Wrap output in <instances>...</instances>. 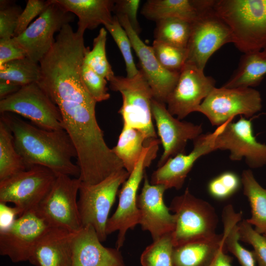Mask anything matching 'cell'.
Wrapping results in <instances>:
<instances>
[{
  "label": "cell",
  "mask_w": 266,
  "mask_h": 266,
  "mask_svg": "<svg viewBox=\"0 0 266 266\" xmlns=\"http://www.w3.org/2000/svg\"><path fill=\"white\" fill-rule=\"evenodd\" d=\"M11 130L16 149L28 169L33 166L46 167L56 174L78 178L80 170L73 163L77 154L71 138L64 130H47L30 124L11 113H0Z\"/></svg>",
  "instance_id": "1"
},
{
  "label": "cell",
  "mask_w": 266,
  "mask_h": 266,
  "mask_svg": "<svg viewBox=\"0 0 266 266\" xmlns=\"http://www.w3.org/2000/svg\"><path fill=\"white\" fill-rule=\"evenodd\" d=\"M213 8L239 51L246 54L266 47V0H215Z\"/></svg>",
  "instance_id": "2"
},
{
  "label": "cell",
  "mask_w": 266,
  "mask_h": 266,
  "mask_svg": "<svg viewBox=\"0 0 266 266\" xmlns=\"http://www.w3.org/2000/svg\"><path fill=\"white\" fill-rule=\"evenodd\" d=\"M169 208L175 217V227L171 233L174 247L217 234L218 218L214 208L207 201L194 196L188 188L182 195L172 199Z\"/></svg>",
  "instance_id": "3"
},
{
  "label": "cell",
  "mask_w": 266,
  "mask_h": 266,
  "mask_svg": "<svg viewBox=\"0 0 266 266\" xmlns=\"http://www.w3.org/2000/svg\"><path fill=\"white\" fill-rule=\"evenodd\" d=\"M160 143L158 138L147 142L139 161L118 192V206L107 221L106 233L108 235L118 231L116 248L119 250L124 244L128 230H133L139 224L140 215L137 205V191L144 178L146 168L157 157Z\"/></svg>",
  "instance_id": "4"
},
{
  "label": "cell",
  "mask_w": 266,
  "mask_h": 266,
  "mask_svg": "<svg viewBox=\"0 0 266 266\" xmlns=\"http://www.w3.org/2000/svg\"><path fill=\"white\" fill-rule=\"evenodd\" d=\"M139 70L133 78L114 75L109 81L110 88L122 95L123 103L118 112L123 125L138 130L148 140L155 139L157 135L151 112L154 96L144 74Z\"/></svg>",
  "instance_id": "5"
},
{
  "label": "cell",
  "mask_w": 266,
  "mask_h": 266,
  "mask_svg": "<svg viewBox=\"0 0 266 266\" xmlns=\"http://www.w3.org/2000/svg\"><path fill=\"white\" fill-rule=\"evenodd\" d=\"M129 174L123 168L95 184L81 182L77 204L82 227L92 226L101 242L106 239L108 215L119 188Z\"/></svg>",
  "instance_id": "6"
},
{
  "label": "cell",
  "mask_w": 266,
  "mask_h": 266,
  "mask_svg": "<svg viewBox=\"0 0 266 266\" xmlns=\"http://www.w3.org/2000/svg\"><path fill=\"white\" fill-rule=\"evenodd\" d=\"M262 108L260 93L251 87H215L202 101L197 112L217 127L237 115L250 118Z\"/></svg>",
  "instance_id": "7"
},
{
  "label": "cell",
  "mask_w": 266,
  "mask_h": 266,
  "mask_svg": "<svg viewBox=\"0 0 266 266\" xmlns=\"http://www.w3.org/2000/svg\"><path fill=\"white\" fill-rule=\"evenodd\" d=\"M81 181L58 174L52 188L35 211L51 227L75 233L82 228L77 196Z\"/></svg>",
  "instance_id": "8"
},
{
  "label": "cell",
  "mask_w": 266,
  "mask_h": 266,
  "mask_svg": "<svg viewBox=\"0 0 266 266\" xmlns=\"http://www.w3.org/2000/svg\"><path fill=\"white\" fill-rule=\"evenodd\" d=\"M0 112L18 114L41 129L64 130L58 107L37 82L24 86L16 93L0 100Z\"/></svg>",
  "instance_id": "9"
},
{
  "label": "cell",
  "mask_w": 266,
  "mask_h": 266,
  "mask_svg": "<svg viewBox=\"0 0 266 266\" xmlns=\"http://www.w3.org/2000/svg\"><path fill=\"white\" fill-rule=\"evenodd\" d=\"M57 175L46 167L36 165L0 181V202L14 203L21 215L35 210L52 188Z\"/></svg>",
  "instance_id": "10"
},
{
  "label": "cell",
  "mask_w": 266,
  "mask_h": 266,
  "mask_svg": "<svg viewBox=\"0 0 266 266\" xmlns=\"http://www.w3.org/2000/svg\"><path fill=\"white\" fill-rule=\"evenodd\" d=\"M215 150H228L233 161L244 159L252 169L266 166V144L259 142L254 135L251 120L241 116L236 122L228 121L212 133Z\"/></svg>",
  "instance_id": "11"
},
{
  "label": "cell",
  "mask_w": 266,
  "mask_h": 266,
  "mask_svg": "<svg viewBox=\"0 0 266 266\" xmlns=\"http://www.w3.org/2000/svg\"><path fill=\"white\" fill-rule=\"evenodd\" d=\"M232 41L230 28L213 7L192 22L185 64L204 71L210 57L222 46Z\"/></svg>",
  "instance_id": "12"
},
{
  "label": "cell",
  "mask_w": 266,
  "mask_h": 266,
  "mask_svg": "<svg viewBox=\"0 0 266 266\" xmlns=\"http://www.w3.org/2000/svg\"><path fill=\"white\" fill-rule=\"evenodd\" d=\"M74 19V15L67 11L55 0L21 34L13 37L25 51L27 57L39 63L55 42L54 35Z\"/></svg>",
  "instance_id": "13"
},
{
  "label": "cell",
  "mask_w": 266,
  "mask_h": 266,
  "mask_svg": "<svg viewBox=\"0 0 266 266\" xmlns=\"http://www.w3.org/2000/svg\"><path fill=\"white\" fill-rule=\"evenodd\" d=\"M216 80L206 76L204 71L185 64L177 83L168 96L166 104L173 116L182 120L197 112L202 101L216 87Z\"/></svg>",
  "instance_id": "14"
},
{
  "label": "cell",
  "mask_w": 266,
  "mask_h": 266,
  "mask_svg": "<svg viewBox=\"0 0 266 266\" xmlns=\"http://www.w3.org/2000/svg\"><path fill=\"white\" fill-rule=\"evenodd\" d=\"M51 227L34 210L24 213L0 232V254L13 263L29 261L37 243Z\"/></svg>",
  "instance_id": "15"
},
{
  "label": "cell",
  "mask_w": 266,
  "mask_h": 266,
  "mask_svg": "<svg viewBox=\"0 0 266 266\" xmlns=\"http://www.w3.org/2000/svg\"><path fill=\"white\" fill-rule=\"evenodd\" d=\"M151 112L164 149L158 163L160 167L170 158L185 153L187 141L194 140L201 134L202 128L201 125L182 121L174 117L167 110L165 103L154 99L151 102Z\"/></svg>",
  "instance_id": "16"
},
{
  "label": "cell",
  "mask_w": 266,
  "mask_h": 266,
  "mask_svg": "<svg viewBox=\"0 0 266 266\" xmlns=\"http://www.w3.org/2000/svg\"><path fill=\"white\" fill-rule=\"evenodd\" d=\"M115 16L130 38L132 48L139 59L140 70L151 88L154 99L166 103L177 83L180 72H171L163 67L156 57L152 46L141 40L127 18L122 15Z\"/></svg>",
  "instance_id": "17"
},
{
  "label": "cell",
  "mask_w": 266,
  "mask_h": 266,
  "mask_svg": "<svg viewBox=\"0 0 266 266\" xmlns=\"http://www.w3.org/2000/svg\"><path fill=\"white\" fill-rule=\"evenodd\" d=\"M166 190L163 185L151 184L145 173L137 205L140 211L139 225L143 231L150 232L153 241L172 233L174 229V215L164 200Z\"/></svg>",
  "instance_id": "18"
},
{
  "label": "cell",
  "mask_w": 266,
  "mask_h": 266,
  "mask_svg": "<svg viewBox=\"0 0 266 266\" xmlns=\"http://www.w3.org/2000/svg\"><path fill=\"white\" fill-rule=\"evenodd\" d=\"M193 141V149L188 154L179 153L168 159L152 174L150 183L162 185L166 189H180L196 162L215 151L212 133H202Z\"/></svg>",
  "instance_id": "19"
},
{
  "label": "cell",
  "mask_w": 266,
  "mask_h": 266,
  "mask_svg": "<svg viewBox=\"0 0 266 266\" xmlns=\"http://www.w3.org/2000/svg\"><path fill=\"white\" fill-rule=\"evenodd\" d=\"M72 266H125L120 250L104 247L91 225L74 233Z\"/></svg>",
  "instance_id": "20"
},
{
  "label": "cell",
  "mask_w": 266,
  "mask_h": 266,
  "mask_svg": "<svg viewBox=\"0 0 266 266\" xmlns=\"http://www.w3.org/2000/svg\"><path fill=\"white\" fill-rule=\"evenodd\" d=\"M74 233L50 227L37 243L29 262L35 266H72Z\"/></svg>",
  "instance_id": "21"
},
{
  "label": "cell",
  "mask_w": 266,
  "mask_h": 266,
  "mask_svg": "<svg viewBox=\"0 0 266 266\" xmlns=\"http://www.w3.org/2000/svg\"><path fill=\"white\" fill-rule=\"evenodd\" d=\"M215 0H147L141 13L155 22L176 17L193 22L213 8Z\"/></svg>",
  "instance_id": "22"
},
{
  "label": "cell",
  "mask_w": 266,
  "mask_h": 266,
  "mask_svg": "<svg viewBox=\"0 0 266 266\" xmlns=\"http://www.w3.org/2000/svg\"><path fill=\"white\" fill-rule=\"evenodd\" d=\"M67 11L78 18L76 32L84 35L86 29L112 23L115 0H55Z\"/></svg>",
  "instance_id": "23"
},
{
  "label": "cell",
  "mask_w": 266,
  "mask_h": 266,
  "mask_svg": "<svg viewBox=\"0 0 266 266\" xmlns=\"http://www.w3.org/2000/svg\"><path fill=\"white\" fill-rule=\"evenodd\" d=\"M223 243L222 234L174 246V266H209Z\"/></svg>",
  "instance_id": "24"
},
{
  "label": "cell",
  "mask_w": 266,
  "mask_h": 266,
  "mask_svg": "<svg viewBox=\"0 0 266 266\" xmlns=\"http://www.w3.org/2000/svg\"><path fill=\"white\" fill-rule=\"evenodd\" d=\"M266 75V47L260 51L243 54L236 69L222 87H255Z\"/></svg>",
  "instance_id": "25"
},
{
  "label": "cell",
  "mask_w": 266,
  "mask_h": 266,
  "mask_svg": "<svg viewBox=\"0 0 266 266\" xmlns=\"http://www.w3.org/2000/svg\"><path fill=\"white\" fill-rule=\"evenodd\" d=\"M222 216L223 238L226 250L236 257L240 266H256L253 251L245 249L239 243L238 224L241 220L242 213L236 212L233 205L229 204L224 208Z\"/></svg>",
  "instance_id": "26"
},
{
  "label": "cell",
  "mask_w": 266,
  "mask_h": 266,
  "mask_svg": "<svg viewBox=\"0 0 266 266\" xmlns=\"http://www.w3.org/2000/svg\"><path fill=\"white\" fill-rule=\"evenodd\" d=\"M243 194L251 207V216L247 222L260 233L266 232V188L257 181L250 169L244 170L241 176Z\"/></svg>",
  "instance_id": "27"
},
{
  "label": "cell",
  "mask_w": 266,
  "mask_h": 266,
  "mask_svg": "<svg viewBox=\"0 0 266 266\" xmlns=\"http://www.w3.org/2000/svg\"><path fill=\"white\" fill-rule=\"evenodd\" d=\"M150 140L138 130L123 125L117 144L112 149L121 161L124 168L130 173Z\"/></svg>",
  "instance_id": "28"
},
{
  "label": "cell",
  "mask_w": 266,
  "mask_h": 266,
  "mask_svg": "<svg viewBox=\"0 0 266 266\" xmlns=\"http://www.w3.org/2000/svg\"><path fill=\"white\" fill-rule=\"evenodd\" d=\"M28 169L15 146L12 133L0 119V181Z\"/></svg>",
  "instance_id": "29"
},
{
  "label": "cell",
  "mask_w": 266,
  "mask_h": 266,
  "mask_svg": "<svg viewBox=\"0 0 266 266\" xmlns=\"http://www.w3.org/2000/svg\"><path fill=\"white\" fill-rule=\"evenodd\" d=\"M155 40L174 46L186 48L189 40L192 23L176 17L156 22Z\"/></svg>",
  "instance_id": "30"
},
{
  "label": "cell",
  "mask_w": 266,
  "mask_h": 266,
  "mask_svg": "<svg viewBox=\"0 0 266 266\" xmlns=\"http://www.w3.org/2000/svg\"><path fill=\"white\" fill-rule=\"evenodd\" d=\"M40 77L39 64L27 57L8 62L0 66V80L21 87L38 82Z\"/></svg>",
  "instance_id": "31"
},
{
  "label": "cell",
  "mask_w": 266,
  "mask_h": 266,
  "mask_svg": "<svg viewBox=\"0 0 266 266\" xmlns=\"http://www.w3.org/2000/svg\"><path fill=\"white\" fill-rule=\"evenodd\" d=\"M106 37L107 31L102 27L93 40V48L86 47L83 64L109 81L115 75L106 57Z\"/></svg>",
  "instance_id": "32"
},
{
  "label": "cell",
  "mask_w": 266,
  "mask_h": 266,
  "mask_svg": "<svg viewBox=\"0 0 266 266\" xmlns=\"http://www.w3.org/2000/svg\"><path fill=\"white\" fill-rule=\"evenodd\" d=\"M171 233L154 240L140 256L142 266H174L173 262Z\"/></svg>",
  "instance_id": "33"
},
{
  "label": "cell",
  "mask_w": 266,
  "mask_h": 266,
  "mask_svg": "<svg viewBox=\"0 0 266 266\" xmlns=\"http://www.w3.org/2000/svg\"><path fill=\"white\" fill-rule=\"evenodd\" d=\"M117 45L123 57L127 71V76L133 78L136 75L139 70L134 63L132 52V43L127 32L114 15L111 23L104 25Z\"/></svg>",
  "instance_id": "34"
},
{
  "label": "cell",
  "mask_w": 266,
  "mask_h": 266,
  "mask_svg": "<svg viewBox=\"0 0 266 266\" xmlns=\"http://www.w3.org/2000/svg\"><path fill=\"white\" fill-rule=\"evenodd\" d=\"M157 60L166 69L180 72L187 58L186 48H180L154 40L151 46Z\"/></svg>",
  "instance_id": "35"
},
{
  "label": "cell",
  "mask_w": 266,
  "mask_h": 266,
  "mask_svg": "<svg viewBox=\"0 0 266 266\" xmlns=\"http://www.w3.org/2000/svg\"><path fill=\"white\" fill-rule=\"evenodd\" d=\"M241 179L236 173L225 171L212 179L207 185L209 194L218 200H226L238 191Z\"/></svg>",
  "instance_id": "36"
},
{
  "label": "cell",
  "mask_w": 266,
  "mask_h": 266,
  "mask_svg": "<svg viewBox=\"0 0 266 266\" xmlns=\"http://www.w3.org/2000/svg\"><path fill=\"white\" fill-rule=\"evenodd\" d=\"M239 240L250 244L258 266H266V236L257 232L247 220L238 224Z\"/></svg>",
  "instance_id": "37"
},
{
  "label": "cell",
  "mask_w": 266,
  "mask_h": 266,
  "mask_svg": "<svg viewBox=\"0 0 266 266\" xmlns=\"http://www.w3.org/2000/svg\"><path fill=\"white\" fill-rule=\"evenodd\" d=\"M82 83L92 98L97 102L110 98L106 87L107 80L85 64H82L80 72Z\"/></svg>",
  "instance_id": "38"
},
{
  "label": "cell",
  "mask_w": 266,
  "mask_h": 266,
  "mask_svg": "<svg viewBox=\"0 0 266 266\" xmlns=\"http://www.w3.org/2000/svg\"><path fill=\"white\" fill-rule=\"evenodd\" d=\"M23 10L20 5L7 0H0V38L13 37Z\"/></svg>",
  "instance_id": "39"
},
{
  "label": "cell",
  "mask_w": 266,
  "mask_h": 266,
  "mask_svg": "<svg viewBox=\"0 0 266 266\" xmlns=\"http://www.w3.org/2000/svg\"><path fill=\"white\" fill-rule=\"evenodd\" d=\"M50 3L51 0H28L19 16L13 37L24 32L32 20L44 11Z\"/></svg>",
  "instance_id": "40"
},
{
  "label": "cell",
  "mask_w": 266,
  "mask_h": 266,
  "mask_svg": "<svg viewBox=\"0 0 266 266\" xmlns=\"http://www.w3.org/2000/svg\"><path fill=\"white\" fill-rule=\"evenodd\" d=\"M140 2L139 0H115L113 9L114 15H122L127 18L133 30L138 35L141 31L137 17Z\"/></svg>",
  "instance_id": "41"
},
{
  "label": "cell",
  "mask_w": 266,
  "mask_h": 266,
  "mask_svg": "<svg viewBox=\"0 0 266 266\" xmlns=\"http://www.w3.org/2000/svg\"><path fill=\"white\" fill-rule=\"evenodd\" d=\"M26 57L25 51L13 37L0 38V66L8 62Z\"/></svg>",
  "instance_id": "42"
},
{
  "label": "cell",
  "mask_w": 266,
  "mask_h": 266,
  "mask_svg": "<svg viewBox=\"0 0 266 266\" xmlns=\"http://www.w3.org/2000/svg\"><path fill=\"white\" fill-rule=\"evenodd\" d=\"M0 202V232L7 230L14 222L16 216H20V210L15 206L10 207Z\"/></svg>",
  "instance_id": "43"
},
{
  "label": "cell",
  "mask_w": 266,
  "mask_h": 266,
  "mask_svg": "<svg viewBox=\"0 0 266 266\" xmlns=\"http://www.w3.org/2000/svg\"><path fill=\"white\" fill-rule=\"evenodd\" d=\"M226 251L223 241L218 253L209 266H232V258L226 254Z\"/></svg>",
  "instance_id": "44"
},
{
  "label": "cell",
  "mask_w": 266,
  "mask_h": 266,
  "mask_svg": "<svg viewBox=\"0 0 266 266\" xmlns=\"http://www.w3.org/2000/svg\"><path fill=\"white\" fill-rule=\"evenodd\" d=\"M22 87L15 84L0 80V99L2 100L16 93Z\"/></svg>",
  "instance_id": "45"
},
{
  "label": "cell",
  "mask_w": 266,
  "mask_h": 266,
  "mask_svg": "<svg viewBox=\"0 0 266 266\" xmlns=\"http://www.w3.org/2000/svg\"><path fill=\"white\" fill-rule=\"evenodd\" d=\"M263 234H264L265 236H266V232L265 233Z\"/></svg>",
  "instance_id": "46"
}]
</instances>
